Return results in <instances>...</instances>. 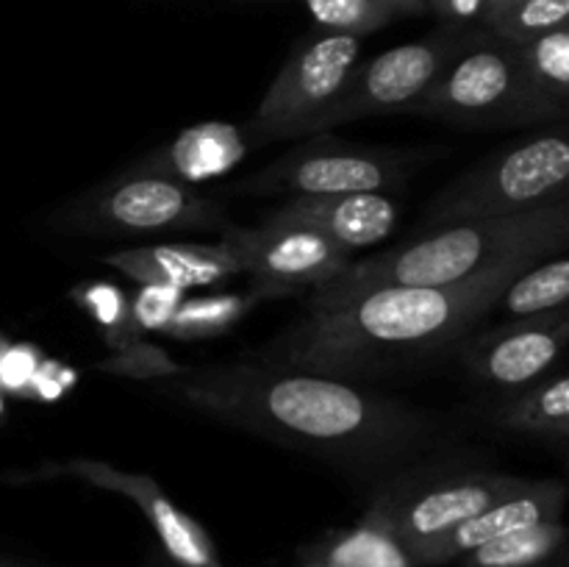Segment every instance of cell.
<instances>
[{
	"label": "cell",
	"mask_w": 569,
	"mask_h": 567,
	"mask_svg": "<svg viewBox=\"0 0 569 567\" xmlns=\"http://www.w3.org/2000/svg\"><path fill=\"white\" fill-rule=\"evenodd\" d=\"M320 31L367 37L403 17L428 14L426 0H303Z\"/></svg>",
	"instance_id": "cell-21"
},
{
	"label": "cell",
	"mask_w": 569,
	"mask_h": 567,
	"mask_svg": "<svg viewBox=\"0 0 569 567\" xmlns=\"http://www.w3.org/2000/svg\"><path fill=\"white\" fill-rule=\"evenodd\" d=\"M0 567H39V565H31V561H22V559H11V556H0Z\"/></svg>",
	"instance_id": "cell-29"
},
{
	"label": "cell",
	"mask_w": 569,
	"mask_h": 567,
	"mask_svg": "<svg viewBox=\"0 0 569 567\" xmlns=\"http://www.w3.org/2000/svg\"><path fill=\"white\" fill-rule=\"evenodd\" d=\"M511 3H517V0H487V20H483V26H487V22H492L495 17H498L500 11L509 9Z\"/></svg>",
	"instance_id": "cell-28"
},
{
	"label": "cell",
	"mask_w": 569,
	"mask_h": 567,
	"mask_svg": "<svg viewBox=\"0 0 569 567\" xmlns=\"http://www.w3.org/2000/svg\"><path fill=\"white\" fill-rule=\"evenodd\" d=\"M545 567H567V559H565V556H561V559L550 561V565H545Z\"/></svg>",
	"instance_id": "cell-30"
},
{
	"label": "cell",
	"mask_w": 569,
	"mask_h": 567,
	"mask_svg": "<svg viewBox=\"0 0 569 567\" xmlns=\"http://www.w3.org/2000/svg\"><path fill=\"white\" fill-rule=\"evenodd\" d=\"M569 242V198L542 209L509 217L459 220L428 228L420 237L400 242L328 281L331 292L365 287H439L476 276L483 267L517 256L565 253Z\"/></svg>",
	"instance_id": "cell-3"
},
{
	"label": "cell",
	"mask_w": 569,
	"mask_h": 567,
	"mask_svg": "<svg viewBox=\"0 0 569 567\" xmlns=\"http://www.w3.org/2000/svg\"><path fill=\"white\" fill-rule=\"evenodd\" d=\"M400 220L398 192H353L289 198L281 209L270 211L267 222L309 228L331 239L345 253L383 242L392 237Z\"/></svg>",
	"instance_id": "cell-14"
},
{
	"label": "cell",
	"mask_w": 569,
	"mask_h": 567,
	"mask_svg": "<svg viewBox=\"0 0 569 567\" xmlns=\"http://www.w3.org/2000/svg\"><path fill=\"white\" fill-rule=\"evenodd\" d=\"M567 526L561 520L503 534L459 559L461 567H545L565 556Z\"/></svg>",
	"instance_id": "cell-19"
},
{
	"label": "cell",
	"mask_w": 569,
	"mask_h": 567,
	"mask_svg": "<svg viewBox=\"0 0 569 567\" xmlns=\"http://www.w3.org/2000/svg\"><path fill=\"white\" fill-rule=\"evenodd\" d=\"M159 392L209 420L361 476L406 470L448 442V428L433 411L281 361L178 370Z\"/></svg>",
	"instance_id": "cell-1"
},
{
	"label": "cell",
	"mask_w": 569,
	"mask_h": 567,
	"mask_svg": "<svg viewBox=\"0 0 569 567\" xmlns=\"http://www.w3.org/2000/svg\"><path fill=\"white\" fill-rule=\"evenodd\" d=\"M415 115L472 131L559 120V111L533 89L517 44L476 28L465 48L431 83Z\"/></svg>",
	"instance_id": "cell-4"
},
{
	"label": "cell",
	"mask_w": 569,
	"mask_h": 567,
	"mask_svg": "<svg viewBox=\"0 0 569 567\" xmlns=\"http://www.w3.org/2000/svg\"><path fill=\"white\" fill-rule=\"evenodd\" d=\"M31 378H37V361L28 348H3L0 354V387L20 392Z\"/></svg>",
	"instance_id": "cell-26"
},
{
	"label": "cell",
	"mask_w": 569,
	"mask_h": 567,
	"mask_svg": "<svg viewBox=\"0 0 569 567\" xmlns=\"http://www.w3.org/2000/svg\"><path fill=\"white\" fill-rule=\"evenodd\" d=\"M472 31L476 28L439 26L417 42L398 44L378 53L376 59L359 61L348 87L322 120V131L361 117L415 115L422 94L431 89L448 61L465 48Z\"/></svg>",
	"instance_id": "cell-10"
},
{
	"label": "cell",
	"mask_w": 569,
	"mask_h": 567,
	"mask_svg": "<svg viewBox=\"0 0 569 567\" xmlns=\"http://www.w3.org/2000/svg\"><path fill=\"white\" fill-rule=\"evenodd\" d=\"M139 317H142V326H170L172 317H176V289L164 287H144L142 298L137 306Z\"/></svg>",
	"instance_id": "cell-27"
},
{
	"label": "cell",
	"mask_w": 569,
	"mask_h": 567,
	"mask_svg": "<svg viewBox=\"0 0 569 567\" xmlns=\"http://www.w3.org/2000/svg\"><path fill=\"white\" fill-rule=\"evenodd\" d=\"M0 415H3V395H0Z\"/></svg>",
	"instance_id": "cell-31"
},
{
	"label": "cell",
	"mask_w": 569,
	"mask_h": 567,
	"mask_svg": "<svg viewBox=\"0 0 569 567\" xmlns=\"http://www.w3.org/2000/svg\"><path fill=\"white\" fill-rule=\"evenodd\" d=\"M106 265L120 270L122 276L144 284V287L164 289H198L214 287L239 276V265L222 242L192 245V242H164V245H137V248L117 250L106 256Z\"/></svg>",
	"instance_id": "cell-16"
},
{
	"label": "cell",
	"mask_w": 569,
	"mask_h": 567,
	"mask_svg": "<svg viewBox=\"0 0 569 567\" xmlns=\"http://www.w3.org/2000/svg\"><path fill=\"white\" fill-rule=\"evenodd\" d=\"M567 20L569 0H517L483 28L511 44H526L542 33L567 26Z\"/></svg>",
	"instance_id": "cell-23"
},
{
	"label": "cell",
	"mask_w": 569,
	"mask_h": 567,
	"mask_svg": "<svg viewBox=\"0 0 569 567\" xmlns=\"http://www.w3.org/2000/svg\"><path fill=\"white\" fill-rule=\"evenodd\" d=\"M39 476H76L94 487L111 489L117 495H126L128 500L142 509L148 523L153 526L164 554L176 561L178 567H222L214 545L206 537L203 528L183 515L164 493L159 484L148 476H133V472L114 470L103 461L72 459L64 465H48Z\"/></svg>",
	"instance_id": "cell-13"
},
{
	"label": "cell",
	"mask_w": 569,
	"mask_h": 567,
	"mask_svg": "<svg viewBox=\"0 0 569 567\" xmlns=\"http://www.w3.org/2000/svg\"><path fill=\"white\" fill-rule=\"evenodd\" d=\"M569 309L511 320L487 334H467L459 359L472 381L498 392H515L565 365Z\"/></svg>",
	"instance_id": "cell-12"
},
{
	"label": "cell",
	"mask_w": 569,
	"mask_h": 567,
	"mask_svg": "<svg viewBox=\"0 0 569 567\" xmlns=\"http://www.w3.org/2000/svg\"><path fill=\"white\" fill-rule=\"evenodd\" d=\"M517 50L533 89L565 117L569 106V26L517 44Z\"/></svg>",
	"instance_id": "cell-22"
},
{
	"label": "cell",
	"mask_w": 569,
	"mask_h": 567,
	"mask_svg": "<svg viewBox=\"0 0 569 567\" xmlns=\"http://www.w3.org/2000/svg\"><path fill=\"white\" fill-rule=\"evenodd\" d=\"M406 178H409V156L317 137L239 181L233 192L292 195V198L400 192Z\"/></svg>",
	"instance_id": "cell-9"
},
{
	"label": "cell",
	"mask_w": 569,
	"mask_h": 567,
	"mask_svg": "<svg viewBox=\"0 0 569 567\" xmlns=\"http://www.w3.org/2000/svg\"><path fill=\"white\" fill-rule=\"evenodd\" d=\"M548 256L495 261L439 287L315 289L281 339L276 359L300 370L361 384L459 345L495 309L503 289Z\"/></svg>",
	"instance_id": "cell-2"
},
{
	"label": "cell",
	"mask_w": 569,
	"mask_h": 567,
	"mask_svg": "<svg viewBox=\"0 0 569 567\" xmlns=\"http://www.w3.org/2000/svg\"><path fill=\"white\" fill-rule=\"evenodd\" d=\"M220 242L237 259L239 272L250 276L259 295L315 292L350 265V253L309 231V228L261 222L259 228H242L228 222Z\"/></svg>",
	"instance_id": "cell-11"
},
{
	"label": "cell",
	"mask_w": 569,
	"mask_h": 567,
	"mask_svg": "<svg viewBox=\"0 0 569 567\" xmlns=\"http://www.w3.org/2000/svg\"><path fill=\"white\" fill-rule=\"evenodd\" d=\"M567 300L569 259L565 253H556L522 270L503 289L495 309H503V315L511 317V320H526V317L548 315V311L561 309V306H567Z\"/></svg>",
	"instance_id": "cell-20"
},
{
	"label": "cell",
	"mask_w": 569,
	"mask_h": 567,
	"mask_svg": "<svg viewBox=\"0 0 569 567\" xmlns=\"http://www.w3.org/2000/svg\"><path fill=\"white\" fill-rule=\"evenodd\" d=\"M361 56V39L317 31L295 48L261 98L250 131L259 142L322 133V120L348 87Z\"/></svg>",
	"instance_id": "cell-8"
},
{
	"label": "cell",
	"mask_w": 569,
	"mask_h": 567,
	"mask_svg": "<svg viewBox=\"0 0 569 567\" xmlns=\"http://www.w3.org/2000/svg\"><path fill=\"white\" fill-rule=\"evenodd\" d=\"M3 348H6V342H3V339H0V354H3Z\"/></svg>",
	"instance_id": "cell-32"
},
{
	"label": "cell",
	"mask_w": 569,
	"mask_h": 567,
	"mask_svg": "<svg viewBox=\"0 0 569 567\" xmlns=\"http://www.w3.org/2000/svg\"><path fill=\"white\" fill-rule=\"evenodd\" d=\"M531 478L509 476L495 470H453V472H400L392 484L378 493L367 515L370 528L387 534L406 556L420 554L456 526L476 517L487 506L520 493Z\"/></svg>",
	"instance_id": "cell-7"
},
{
	"label": "cell",
	"mask_w": 569,
	"mask_h": 567,
	"mask_svg": "<svg viewBox=\"0 0 569 567\" xmlns=\"http://www.w3.org/2000/svg\"><path fill=\"white\" fill-rule=\"evenodd\" d=\"M59 231L111 239H161L170 233L222 231L226 209L189 183L126 170L67 200L50 217Z\"/></svg>",
	"instance_id": "cell-6"
},
{
	"label": "cell",
	"mask_w": 569,
	"mask_h": 567,
	"mask_svg": "<svg viewBox=\"0 0 569 567\" xmlns=\"http://www.w3.org/2000/svg\"><path fill=\"white\" fill-rule=\"evenodd\" d=\"M565 506H567L565 484L531 481L526 489L498 500V504L487 506V509L478 511L476 517H470V520H465L461 526H456L453 531L439 537L437 543L426 545L420 554L411 556V561L426 567L450 565V561H459L465 554L492 543V539L503 537V534L561 520Z\"/></svg>",
	"instance_id": "cell-15"
},
{
	"label": "cell",
	"mask_w": 569,
	"mask_h": 567,
	"mask_svg": "<svg viewBox=\"0 0 569 567\" xmlns=\"http://www.w3.org/2000/svg\"><path fill=\"white\" fill-rule=\"evenodd\" d=\"M500 431L528 434V437L567 442L569 437V376L561 365L550 376L528 384V387L503 392V398L487 415Z\"/></svg>",
	"instance_id": "cell-18"
},
{
	"label": "cell",
	"mask_w": 569,
	"mask_h": 567,
	"mask_svg": "<svg viewBox=\"0 0 569 567\" xmlns=\"http://www.w3.org/2000/svg\"><path fill=\"white\" fill-rule=\"evenodd\" d=\"M569 198V142L545 128L487 156L439 189L426 206V231L459 220L509 217Z\"/></svg>",
	"instance_id": "cell-5"
},
{
	"label": "cell",
	"mask_w": 569,
	"mask_h": 567,
	"mask_svg": "<svg viewBox=\"0 0 569 567\" xmlns=\"http://www.w3.org/2000/svg\"><path fill=\"white\" fill-rule=\"evenodd\" d=\"M248 153V137L233 122H198L178 133L170 145L137 161L133 172L170 178L178 183H198L233 170Z\"/></svg>",
	"instance_id": "cell-17"
},
{
	"label": "cell",
	"mask_w": 569,
	"mask_h": 567,
	"mask_svg": "<svg viewBox=\"0 0 569 567\" xmlns=\"http://www.w3.org/2000/svg\"><path fill=\"white\" fill-rule=\"evenodd\" d=\"M426 6L450 28H483L487 20V0H426Z\"/></svg>",
	"instance_id": "cell-25"
},
{
	"label": "cell",
	"mask_w": 569,
	"mask_h": 567,
	"mask_svg": "<svg viewBox=\"0 0 569 567\" xmlns=\"http://www.w3.org/2000/svg\"><path fill=\"white\" fill-rule=\"evenodd\" d=\"M331 567H409V556L376 528L353 534L328 554Z\"/></svg>",
	"instance_id": "cell-24"
}]
</instances>
